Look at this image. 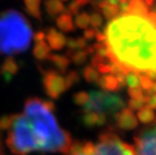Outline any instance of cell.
Instances as JSON below:
<instances>
[{"mask_svg":"<svg viewBox=\"0 0 156 155\" xmlns=\"http://www.w3.org/2000/svg\"><path fill=\"white\" fill-rule=\"evenodd\" d=\"M103 34L104 41L93 48L106 64L117 65L126 75L156 72V24L147 15L119 13Z\"/></svg>","mask_w":156,"mask_h":155,"instance_id":"cell-1","label":"cell"},{"mask_svg":"<svg viewBox=\"0 0 156 155\" xmlns=\"http://www.w3.org/2000/svg\"><path fill=\"white\" fill-rule=\"evenodd\" d=\"M5 144L15 155L32 152L67 154L73 144L69 133L59 126L54 104L29 98L23 112L7 117Z\"/></svg>","mask_w":156,"mask_h":155,"instance_id":"cell-2","label":"cell"},{"mask_svg":"<svg viewBox=\"0 0 156 155\" xmlns=\"http://www.w3.org/2000/svg\"><path fill=\"white\" fill-rule=\"evenodd\" d=\"M34 32L28 19L15 9L0 12V55H15L30 47Z\"/></svg>","mask_w":156,"mask_h":155,"instance_id":"cell-3","label":"cell"},{"mask_svg":"<svg viewBox=\"0 0 156 155\" xmlns=\"http://www.w3.org/2000/svg\"><path fill=\"white\" fill-rule=\"evenodd\" d=\"M66 155H136L134 147L112 132L100 135L97 142H73Z\"/></svg>","mask_w":156,"mask_h":155,"instance_id":"cell-4","label":"cell"},{"mask_svg":"<svg viewBox=\"0 0 156 155\" xmlns=\"http://www.w3.org/2000/svg\"><path fill=\"white\" fill-rule=\"evenodd\" d=\"M82 108L85 114L94 113L106 116L121 111L124 108V102L119 96L106 91H92L88 93V100Z\"/></svg>","mask_w":156,"mask_h":155,"instance_id":"cell-5","label":"cell"},{"mask_svg":"<svg viewBox=\"0 0 156 155\" xmlns=\"http://www.w3.org/2000/svg\"><path fill=\"white\" fill-rule=\"evenodd\" d=\"M78 79V74L76 72H72L66 78L55 72H46L44 79L46 94L51 98H58L73 84H75Z\"/></svg>","mask_w":156,"mask_h":155,"instance_id":"cell-6","label":"cell"},{"mask_svg":"<svg viewBox=\"0 0 156 155\" xmlns=\"http://www.w3.org/2000/svg\"><path fill=\"white\" fill-rule=\"evenodd\" d=\"M134 141L136 155H156V121L139 132Z\"/></svg>","mask_w":156,"mask_h":155,"instance_id":"cell-7","label":"cell"},{"mask_svg":"<svg viewBox=\"0 0 156 155\" xmlns=\"http://www.w3.org/2000/svg\"><path fill=\"white\" fill-rule=\"evenodd\" d=\"M116 120H117L118 126L125 130H131L137 127L138 121L136 118L133 111H131L129 108H123L121 111L115 115Z\"/></svg>","mask_w":156,"mask_h":155,"instance_id":"cell-8","label":"cell"},{"mask_svg":"<svg viewBox=\"0 0 156 155\" xmlns=\"http://www.w3.org/2000/svg\"><path fill=\"white\" fill-rule=\"evenodd\" d=\"M97 84L102 88V90L106 92H115L120 90L118 85V82L116 80V78L112 75H102L100 76Z\"/></svg>","mask_w":156,"mask_h":155,"instance_id":"cell-9","label":"cell"},{"mask_svg":"<svg viewBox=\"0 0 156 155\" xmlns=\"http://www.w3.org/2000/svg\"><path fill=\"white\" fill-rule=\"evenodd\" d=\"M45 37L48 39L46 44L51 45V48H52L54 49H59L66 44L65 35L62 34L61 32L54 30V29H51V30L46 34Z\"/></svg>","mask_w":156,"mask_h":155,"instance_id":"cell-10","label":"cell"},{"mask_svg":"<svg viewBox=\"0 0 156 155\" xmlns=\"http://www.w3.org/2000/svg\"><path fill=\"white\" fill-rule=\"evenodd\" d=\"M126 13H133L139 15H147L148 8L143 0H130L128 3V10Z\"/></svg>","mask_w":156,"mask_h":155,"instance_id":"cell-11","label":"cell"},{"mask_svg":"<svg viewBox=\"0 0 156 155\" xmlns=\"http://www.w3.org/2000/svg\"><path fill=\"white\" fill-rule=\"evenodd\" d=\"M138 119L140 122L144 124H150L151 122H153L155 119V114L153 110H151L147 105H144L143 108L141 110H139L138 115H137Z\"/></svg>","mask_w":156,"mask_h":155,"instance_id":"cell-12","label":"cell"},{"mask_svg":"<svg viewBox=\"0 0 156 155\" xmlns=\"http://www.w3.org/2000/svg\"><path fill=\"white\" fill-rule=\"evenodd\" d=\"M41 0H24L28 12L37 18L41 17Z\"/></svg>","mask_w":156,"mask_h":155,"instance_id":"cell-13","label":"cell"},{"mask_svg":"<svg viewBox=\"0 0 156 155\" xmlns=\"http://www.w3.org/2000/svg\"><path fill=\"white\" fill-rule=\"evenodd\" d=\"M58 24L62 30L69 31L74 29V23H73L72 17L69 13H66V14L59 16V18L58 19Z\"/></svg>","mask_w":156,"mask_h":155,"instance_id":"cell-14","label":"cell"},{"mask_svg":"<svg viewBox=\"0 0 156 155\" xmlns=\"http://www.w3.org/2000/svg\"><path fill=\"white\" fill-rule=\"evenodd\" d=\"M84 77L89 83H97L99 78H100V74L94 68L89 65V67H86L84 70Z\"/></svg>","mask_w":156,"mask_h":155,"instance_id":"cell-15","label":"cell"},{"mask_svg":"<svg viewBox=\"0 0 156 155\" xmlns=\"http://www.w3.org/2000/svg\"><path fill=\"white\" fill-rule=\"evenodd\" d=\"M102 13L103 15L105 16L107 19H113L117 16L119 13H120V9H119V5L116 4H110L108 7H106L104 9H102Z\"/></svg>","mask_w":156,"mask_h":155,"instance_id":"cell-16","label":"cell"},{"mask_svg":"<svg viewBox=\"0 0 156 155\" xmlns=\"http://www.w3.org/2000/svg\"><path fill=\"white\" fill-rule=\"evenodd\" d=\"M126 85L129 86V88H138L140 87V80L139 75L134 72H130L126 75Z\"/></svg>","mask_w":156,"mask_h":155,"instance_id":"cell-17","label":"cell"},{"mask_svg":"<svg viewBox=\"0 0 156 155\" xmlns=\"http://www.w3.org/2000/svg\"><path fill=\"white\" fill-rule=\"evenodd\" d=\"M46 9L51 14H55L61 11V9L62 10V5L59 0H49L46 4Z\"/></svg>","mask_w":156,"mask_h":155,"instance_id":"cell-18","label":"cell"},{"mask_svg":"<svg viewBox=\"0 0 156 155\" xmlns=\"http://www.w3.org/2000/svg\"><path fill=\"white\" fill-rule=\"evenodd\" d=\"M76 23L80 28H86L90 24V15L87 13H81L76 18Z\"/></svg>","mask_w":156,"mask_h":155,"instance_id":"cell-19","label":"cell"},{"mask_svg":"<svg viewBox=\"0 0 156 155\" xmlns=\"http://www.w3.org/2000/svg\"><path fill=\"white\" fill-rule=\"evenodd\" d=\"M139 80H140L141 89L143 91L149 90V89L151 88L152 84H153V81H152L151 79L149 78L147 75H145V74H140V75H139Z\"/></svg>","mask_w":156,"mask_h":155,"instance_id":"cell-20","label":"cell"},{"mask_svg":"<svg viewBox=\"0 0 156 155\" xmlns=\"http://www.w3.org/2000/svg\"><path fill=\"white\" fill-rule=\"evenodd\" d=\"M128 94L132 99H135V100H138L140 102L142 100V98H143V90H142L140 87H138V88H129ZM141 103H142V102H141Z\"/></svg>","mask_w":156,"mask_h":155,"instance_id":"cell-21","label":"cell"},{"mask_svg":"<svg viewBox=\"0 0 156 155\" xmlns=\"http://www.w3.org/2000/svg\"><path fill=\"white\" fill-rule=\"evenodd\" d=\"M103 22V18L102 15H100L99 13H94L90 16V23L93 26V27H99V26L102 25Z\"/></svg>","mask_w":156,"mask_h":155,"instance_id":"cell-22","label":"cell"},{"mask_svg":"<svg viewBox=\"0 0 156 155\" xmlns=\"http://www.w3.org/2000/svg\"><path fill=\"white\" fill-rule=\"evenodd\" d=\"M74 61L76 64H83L87 61V51H78L77 54L74 55Z\"/></svg>","mask_w":156,"mask_h":155,"instance_id":"cell-23","label":"cell"},{"mask_svg":"<svg viewBox=\"0 0 156 155\" xmlns=\"http://www.w3.org/2000/svg\"><path fill=\"white\" fill-rule=\"evenodd\" d=\"M128 105H129V109H130L131 111L132 110H134V111L141 110L144 106L143 103H141V102L138 100H135V99H131V100L128 102Z\"/></svg>","mask_w":156,"mask_h":155,"instance_id":"cell-24","label":"cell"},{"mask_svg":"<svg viewBox=\"0 0 156 155\" xmlns=\"http://www.w3.org/2000/svg\"><path fill=\"white\" fill-rule=\"evenodd\" d=\"M92 1V0H89V2ZM103 1H106V2H109L111 4H116V5H120L122 3H126V2H129L130 0H94V2H96L98 4L99 2H103Z\"/></svg>","mask_w":156,"mask_h":155,"instance_id":"cell-25","label":"cell"},{"mask_svg":"<svg viewBox=\"0 0 156 155\" xmlns=\"http://www.w3.org/2000/svg\"><path fill=\"white\" fill-rule=\"evenodd\" d=\"M98 30H95V29H87L85 31V37L88 39H92L94 38V36H96V33H97Z\"/></svg>","mask_w":156,"mask_h":155,"instance_id":"cell-26","label":"cell"},{"mask_svg":"<svg viewBox=\"0 0 156 155\" xmlns=\"http://www.w3.org/2000/svg\"><path fill=\"white\" fill-rule=\"evenodd\" d=\"M147 106L150 108L151 110H154V109H156V94L152 95L150 97V100H149Z\"/></svg>","mask_w":156,"mask_h":155,"instance_id":"cell-27","label":"cell"},{"mask_svg":"<svg viewBox=\"0 0 156 155\" xmlns=\"http://www.w3.org/2000/svg\"><path fill=\"white\" fill-rule=\"evenodd\" d=\"M2 130L0 129V155H3V144H2Z\"/></svg>","mask_w":156,"mask_h":155,"instance_id":"cell-28","label":"cell"},{"mask_svg":"<svg viewBox=\"0 0 156 155\" xmlns=\"http://www.w3.org/2000/svg\"><path fill=\"white\" fill-rule=\"evenodd\" d=\"M149 90H150V92H151V94H152V95H155V94H156V82H155V83L152 84L151 88L149 89Z\"/></svg>","mask_w":156,"mask_h":155,"instance_id":"cell-29","label":"cell"},{"mask_svg":"<svg viewBox=\"0 0 156 155\" xmlns=\"http://www.w3.org/2000/svg\"><path fill=\"white\" fill-rule=\"evenodd\" d=\"M143 1H144V3H145V4L147 5V6H152V5L154 4V1H155V0H143Z\"/></svg>","mask_w":156,"mask_h":155,"instance_id":"cell-30","label":"cell"},{"mask_svg":"<svg viewBox=\"0 0 156 155\" xmlns=\"http://www.w3.org/2000/svg\"><path fill=\"white\" fill-rule=\"evenodd\" d=\"M155 72V75H156V72Z\"/></svg>","mask_w":156,"mask_h":155,"instance_id":"cell-31","label":"cell"},{"mask_svg":"<svg viewBox=\"0 0 156 155\" xmlns=\"http://www.w3.org/2000/svg\"><path fill=\"white\" fill-rule=\"evenodd\" d=\"M154 12H156V10H155V11H154Z\"/></svg>","mask_w":156,"mask_h":155,"instance_id":"cell-32","label":"cell"}]
</instances>
